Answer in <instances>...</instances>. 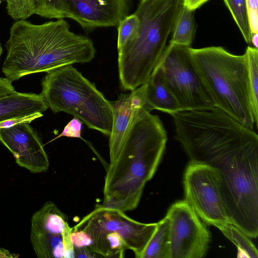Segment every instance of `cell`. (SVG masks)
<instances>
[{"label": "cell", "instance_id": "1f68e13d", "mask_svg": "<svg viewBox=\"0 0 258 258\" xmlns=\"http://www.w3.org/2000/svg\"><path fill=\"white\" fill-rule=\"evenodd\" d=\"M209 0H182V4L191 10H195Z\"/></svg>", "mask_w": 258, "mask_h": 258}, {"label": "cell", "instance_id": "cb8c5ba5", "mask_svg": "<svg viewBox=\"0 0 258 258\" xmlns=\"http://www.w3.org/2000/svg\"><path fill=\"white\" fill-rule=\"evenodd\" d=\"M8 15L15 20H26L34 14L35 0H5Z\"/></svg>", "mask_w": 258, "mask_h": 258}, {"label": "cell", "instance_id": "7402d4cb", "mask_svg": "<svg viewBox=\"0 0 258 258\" xmlns=\"http://www.w3.org/2000/svg\"><path fill=\"white\" fill-rule=\"evenodd\" d=\"M34 14L49 19L73 18L63 0H35Z\"/></svg>", "mask_w": 258, "mask_h": 258}, {"label": "cell", "instance_id": "7c38bea8", "mask_svg": "<svg viewBox=\"0 0 258 258\" xmlns=\"http://www.w3.org/2000/svg\"><path fill=\"white\" fill-rule=\"evenodd\" d=\"M0 141L13 154L20 166L33 173L48 170L49 162L42 142L29 123L0 128Z\"/></svg>", "mask_w": 258, "mask_h": 258}, {"label": "cell", "instance_id": "44dd1931", "mask_svg": "<svg viewBox=\"0 0 258 258\" xmlns=\"http://www.w3.org/2000/svg\"><path fill=\"white\" fill-rule=\"evenodd\" d=\"M232 17L238 27L245 41L251 44V32L249 28L246 0H224Z\"/></svg>", "mask_w": 258, "mask_h": 258}, {"label": "cell", "instance_id": "30bf717a", "mask_svg": "<svg viewBox=\"0 0 258 258\" xmlns=\"http://www.w3.org/2000/svg\"><path fill=\"white\" fill-rule=\"evenodd\" d=\"M157 223L145 224L135 221L119 210L97 205L73 228L87 226L120 234L128 249L137 258L142 255L157 227Z\"/></svg>", "mask_w": 258, "mask_h": 258}, {"label": "cell", "instance_id": "ac0fdd59", "mask_svg": "<svg viewBox=\"0 0 258 258\" xmlns=\"http://www.w3.org/2000/svg\"><path fill=\"white\" fill-rule=\"evenodd\" d=\"M157 224L156 230L142 258H170V220L166 216Z\"/></svg>", "mask_w": 258, "mask_h": 258}, {"label": "cell", "instance_id": "3957f363", "mask_svg": "<svg viewBox=\"0 0 258 258\" xmlns=\"http://www.w3.org/2000/svg\"><path fill=\"white\" fill-rule=\"evenodd\" d=\"M167 140L158 116L145 112L136 119L120 146L109 153L103 206L122 212L136 208L146 183L157 169Z\"/></svg>", "mask_w": 258, "mask_h": 258}, {"label": "cell", "instance_id": "e0dca14e", "mask_svg": "<svg viewBox=\"0 0 258 258\" xmlns=\"http://www.w3.org/2000/svg\"><path fill=\"white\" fill-rule=\"evenodd\" d=\"M196 29L194 10L189 9L182 3L174 23L170 44L190 47Z\"/></svg>", "mask_w": 258, "mask_h": 258}, {"label": "cell", "instance_id": "4dcf8cb0", "mask_svg": "<svg viewBox=\"0 0 258 258\" xmlns=\"http://www.w3.org/2000/svg\"><path fill=\"white\" fill-rule=\"evenodd\" d=\"M75 257H100L89 247H74Z\"/></svg>", "mask_w": 258, "mask_h": 258}, {"label": "cell", "instance_id": "d6986e66", "mask_svg": "<svg viewBox=\"0 0 258 258\" xmlns=\"http://www.w3.org/2000/svg\"><path fill=\"white\" fill-rule=\"evenodd\" d=\"M222 233L237 247L238 257L257 258L258 252L250 237L231 223L218 225Z\"/></svg>", "mask_w": 258, "mask_h": 258}, {"label": "cell", "instance_id": "9c48e42d", "mask_svg": "<svg viewBox=\"0 0 258 258\" xmlns=\"http://www.w3.org/2000/svg\"><path fill=\"white\" fill-rule=\"evenodd\" d=\"M170 258H201L208 251L210 233L192 208L184 200L169 208Z\"/></svg>", "mask_w": 258, "mask_h": 258}, {"label": "cell", "instance_id": "6da1fadb", "mask_svg": "<svg viewBox=\"0 0 258 258\" xmlns=\"http://www.w3.org/2000/svg\"><path fill=\"white\" fill-rule=\"evenodd\" d=\"M189 161L219 173L227 215L250 238L258 235V136L218 109L192 119L176 137Z\"/></svg>", "mask_w": 258, "mask_h": 258}, {"label": "cell", "instance_id": "484cf974", "mask_svg": "<svg viewBox=\"0 0 258 258\" xmlns=\"http://www.w3.org/2000/svg\"><path fill=\"white\" fill-rule=\"evenodd\" d=\"M71 238L75 248L88 247L90 248L92 240L90 235L84 230H72Z\"/></svg>", "mask_w": 258, "mask_h": 258}, {"label": "cell", "instance_id": "836d02e7", "mask_svg": "<svg viewBox=\"0 0 258 258\" xmlns=\"http://www.w3.org/2000/svg\"><path fill=\"white\" fill-rule=\"evenodd\" d=\"M5 254V252L4 249L0 250V257H4Z\"/></svg>", "mask_w": 258, "mask_h": 258}, {"label": "cell", "instance_id": "9a60e30c", "mask_svg": "<svg viewBox=\"0 0 258 258\" xmlns=\"http://www.w3.org/2000/svg\"><path fill=\"white\" fill-rule=\"evenodd\" d=\"M48 108L41 94L16 91L0 97V122L15 117L42 113Z\"/></svg>", "mask_w": 258, "mask_h": 258}, {"label": "cell", "instance_id": "ffe728a7", "mask_svg": "<svg viewBox=\"0 0 258 258\" xmlns=\"http://www.w3.org/2000/svg\"><path fill=\"white\" fill-rule=\"evenodd\" d=\"M248 68V84L256 127L258 124V49L248 46L245 50Z\"/></svg>", "mask_w": 258, "mask_h": 258}, {"label": "cell", "instance_id": "2e32d148", "mask_svg": "<svg viewBox=\"0 0 258 258\" xmlns=\"http://www.w3.org/2000/svg\"><path fill=\"white\" fill-rule=\"evenodd\" d=\"M145 85L147 100L153 110L157 109L170 115L182 110L164 84L156 68Z\"/></svg>", "mask_w": 258, "mask_h": 258}, {"label": "cell", "instance_id": "d6a6232c", "mask_svg": "<svg viewBox=\"0 0 258 258\" xmlns=\"http://www.w3.org/2000/svg\"><path fill=\"white\" fill-rule=\"evenodd\" d=\"M257 40H258V33H251V44H252V47L257 49V48H258Z\"/></svg>", "mask_w": 258, "mask_h": 258}, {"label": "cell", "instance_id": "4fadbf2b", "mask_svg": "<svg viewBox=\"0 0 258 258\" xmlns=\"http://www.w3.org/2000/svg\"><path fill=\"white\" fill-rule=\"evenodd\" d=\"M72 19L83 28L116 27L128 15L129 0H63Z\"/></svg>", "mask_w": 258, "mask_h": 258}, {"label": "cell", "instance_id": "7a4b0ae2", "mask_svg": "<svg viewBox=\"0 0 258 258\" xmlns=\"http://www.w3.org/2000/svg\"><path fill=\"white\" fill-rule=\"evenodd\" d=\"M5 47L2 72L12 82L34 73L89 62L96 52L92 40L72 32L63 19L41 24L17 20L10 28Z\"/></svg>", "mask_w": 258, "mask_h": 258}, {"label": "cell", "instance_id": "f546056e", "mask_svg": "<svg viewBox=\"0 0 258 258\" xmlns=\"http://www.w3.org/2000/svg\"><path fill=\"white\" fill-rule=\"evenodd\" d=\"M11 81L6 78H0V97L16 91Z\"/></svg>", "mask_w": 258, "mask_h": 258}, {"label": "cell", "instance_id": "d4e9b609", "mask_svg": "<svg viewBox=\"0 0 258 258\" xmlns=\"http://www.w3.org/2000/svg\"><path fill=\"white\" fill-rule=\"evenodd\" d=\"M251 33H258V0H246Z\"/></svg>", "mask_w": 258, "mask_h": 258}, {"label": "cell", "instance_id": "f1b7e54d", "mask_svg": "<svg viewBox=\"0 0 258 258\" xmlns=\"http://www.w3.org/2000/svg\"><path fill=\"white\" fill-rule=\"evenodd\" d=\"M43 115L42 113L38 112L28 115L18 117L0 122V128H8L16 124L30 123L32 121Z\"/></svg>", "mask_w": 258, "mask_h": 258}, {"label": "cell", "instance_id": "4316f807", "mask_svg": "<svg viewBox=\"0 0 258 258\" xmlns=\"http://www.w3.org/2000/svg\"><path fill=\"white\" fill-rule=\"evenodd\" d=\"M82 128V122L74 117L64 126L63 131L57 138L61 137L80 138Z\"/></svg>", "mask_w": 258, "mask_h": 258}, {"label": "cell", "instance_id": "ba28073f", "mask_svg": "<svg viewBox=\"0 0 258 258\" xmlns=\"http://www.w3.org/2000/svg\"><path fill=\"white\" fill-rule=\"evenodd\" d=\"M183 182L184 200L205 222L215 227L231 223L222 199L220 175L214 168L189 161Z\"/></svg>", "mask_w": 258, "mask_h": 258}, {"label": "cell", "instance_id": "8992f818", "mask_svg": "<svg viewBox=\"0 0 258 258\" xmlns=\"http://www.w3.org/2000/svg\"><path fill=\"white\" fill-rule=\"evenodd\" d=\"M41 86V94L53 112L70 114L89 128L109 137L111 102L72 64L47 73Z\"/></svg>", "mask_w": 258, "mask_h": 258}, {"label": "cell", "instance_id": "603a6c76", "mask_svg": "<svg viewBox=\"0 0 258 258\" xmlns=\"http://www.w3.org/2000/svg\"><path fill=\"white\" fill-rule=\"evenodd\" d=\"M140 25L138 16L133 14L124 18L117 26V49H121L124 44L137 34Z\"/></svg>", "mask_w": 258, "mask_h": 258}, {"label": "cell", "instance_id": "e575fe53", "mask_svg": "<svg viewBox=\"0 0 258 258\" xmlns=\"http://www.w3.org/2000/svg\"><path fill=\"white\" fill-rule=\"evenodd\" d=\"M5 1V0H0V4L2 3V1Z\"/></svg>", "mask_w": 258, "mask_h": 258}, {"label": "cell", "instance_id": "5bb4252c", "mask_svg": "<svg viewBox=\"0 0 258 258\" xmlns=\"http://www.w3.org/2000/svg\"><path fill=\"white\" fill-rule=\"evenodd\" d=\"M111 102L112 125L109 136V153L120 146L134 123L142 113L153 110L147 100L145 84L128 93L120 94Z\"/></svg>", "mask_w": 258, "mask_h": 258}, {"label": "cell", "instance_id": "52a82bcc", "mask_svg": "<svg viewBox=\"0 0 258 258\" xmlns=\"http://www.w3.org/2000/svg\"><path fill=\"white\" fill-rule=\"evenodd\" d=\"M190 47L169 44L155 68L182 110L214 107L193 61Z\"/></svg>", "mask_w": 258, "mask_h": 258}, {"label": "cell", "instance_id": "5b68a950", "mask_svg": "<svg viewBox=\"0 0 258 258\" xmlns=\"http://www.w3.org/2000/svg\"><path fill=\"white\" fill-rule=\"evenodd\" d=\"M190 52L215 106L253 130L255 124L245 52L235 55L220 46L190 47Z\"/></svg>", "mask_w": 258, "mask_h": 258}, {"label": "cell", "instance_id": "83f0119b", "mask_svg": "<svg viewBox=\"0 0 258 258\" xmlns=\"http://www.w3.org/2000/svg\"><path fill=\"white\" fill-rule=\"evenodd\" d=\"M72 230L73 228L70 227L68 223L62 232L64 258L75 257L74 246L71 238Z\"/></svg>", "mask_w": 258, "mask_h": 258}, {"label": "cell", "instance_id": "277c9868", "mask_svg": "<svg viewBox=\"0 0 258 258\" xmlns=\"http://www.w3.org/2000/svg\"><path fill=\"white\" fill-rule=\"evenodd\" d=\"M182 0H141L134 13L140 21L136 35L118 50L122 89L132 91L145 84L165 48Z\"/></svg>", "mask_w": 258, "mask_h": 258}, {"label": "cell", "instance_id": "8fae6325", "mask_svg": "<svg viewBox=\"0 0 258 258\" xmlns=\"http://www.w3.org/2000/svg\"><path fill=\"white\" fill-rule=\"evenodd\" d=\"M68 221V216L51 201L33 214L30 241L37 257L64 258L62 232Z\"/></svg>", "mask_w": 258, "mask_h": 258}]
</instances>
